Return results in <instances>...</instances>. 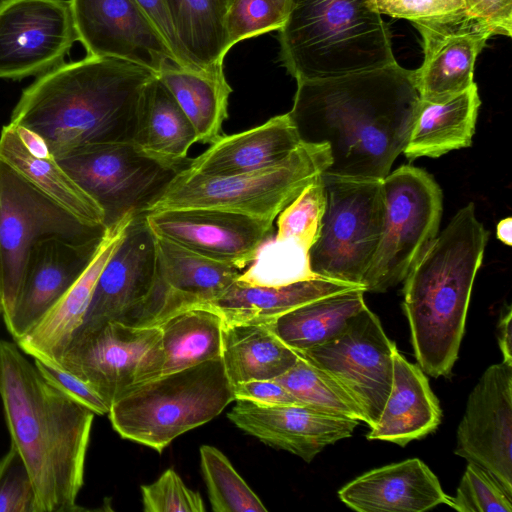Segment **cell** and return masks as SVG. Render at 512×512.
Here are the masks:
<instances>
[{"instance_id":"1","label":"cell","mask_w":512,"mask_h":512,"mask_svg":"<svg viewBox=\"0 0 512 512\" xmlns=\"http://www.w3.org/2000/svg\"><path fill=\"white\" fill-rule=\"evenodd\" d=\"M420 102L414 70L395 62L298 81L288 115L301 143L328 146L323 173L382 180L407 145Z\"/></svg>"},{"instance_id":"2","label":"cell","mask_w":512,"mask_h":512,"mask_svg":"<svg viewBox=\"0 0 512 512\" xmlns=\"http://www.w3.org/2000/svg\"><path fill=\"white\" fill-rule=\"evenodd\" d=\"M156 78L148 68L115 58L63 63L23 90L9 123L40 134L55 159L82 146L132 142Z\"/></svg>"},{"instance_id":"3","label":"cell","mask_w":512,"mask_h":512,"mask_svg":"<svg viewBox=\"0 0 512 512\" xmlns=\"http://www.w3.org/2000/svg\"><path fill=\"white\" fill-rule=\"evenodd\" d=\"M0 397L38 511L81 510L76 499L95 413L51 385L18 345L6 340H0Z\"/></svg>"},{"instance_id":"4","label":"cell","mask_w":512,"mask_h":512,"mask_svg":"<svg viewBox=\"0 0 512 512\" xmlns=\"http://www.w3.org/2000/svg\"><path fill=\"white\" fill-rule=\"evenodd\" d=\"M489 232L473 203L460 209L405 278L403 307L415 357L428 375L448 377L457 360L475 276Z\"/></svg>"},{"instance_id":"5","label":"cell","mask_w":512,"mask_h":512,"mask_svg":"<svg viewBox=\"0 0 512 512\" xmlns=\"http://www.w3.org/2000/svg\"><path fill=\"white\" fill-rule=\"evenodd\" d=\"M368 0H287L280 59L298 81L382 68L396 61L388 25Z\"/></svg>"},{"instance_id":"6","label":"cell","mask_w":512,"mask_h":512,"mask_svg":"<svg viewBox=\"0 0 512 512\" xmlns=\"http://www.w3.org/2000/svg\"><path fill=\"white\" fill-rule=\"evenodd\" d=\"M234 400L220 358L135 386L112 403L108 416L121 437L161 453L175 438L211 421Z\"/></svg>"},{"instance_id":"7","label":"cell","mask_w":512,"mask_h":512,"mask_svg":"<svg viewBox=\"0 0 512 512\" xmlns=\"http://www.w3.org/2000/svg\"><path fill=\"white\" fill-rule=\"evenodd\" d=\"M330 163L326 144L301 143L282 162L248 173L209 176L184 168L148 212L209 208L273 222Z\"/></svg>"},{"instance_id":"8","label":"cell","mask_w":512,"mask_h":512,"mask_svg":"<svg viewBox=\"0 0 512 512\" xmlns=\"http://www.w3.org/2000/svg\"><path fill=\"white\" fill-rule=\"evenodd\" d=\"M321 180L325 209L318 237L308 251L310 270L317 277L363 288L383 231L382 180L327 173Z\"/></svg>"},{"instance_id":"9","label":"cell","mask_w":512,"mask_h":512,"mask_svg":"<svg viewBox=\"0 0 512 512\" xmlns=\"http://www.w3.org/2000/svg\"><path fill=\"white\" fill-rule=\"evenodd\" d=\"M105 228L88 223L41 192L0 158V255L2 316L16 304L29 254L47 238L86 243L103 237Z\"/></svg>"},{"instance_id":"10","label":"cell","mask_w":512,"mask_h":512,"mask_svg":"<svg viewBox=\"0 0 512 512\" xmlns=\"http://www.w3.org/2000/svg\"><path fill=\"white\" fill-rule=\"evenodd\" d=\"M382 184L383 231L362 282L369 292H385L405 280L437 237L442 215V191L425 170L403 165Z\"/></svg>"},{"instance_id":"11","label":"cell","mask_w":512,"mask_h":512,"mask_svg":"<svg viewBox=\"0 0 512 512\" xmlns=\"http://www.w3.org/2000/svg\"><path fill=\"white\" fill-rule=\"evenodd\" d=\"M103 212V227L145 215L182 169L164 164L132 142L76 148L56 159Z\"/></svg>"},{"instance_id":"12","label":"cell","mask_w":512,"mask_h":512,"mask_svg":"<svg viewBox=\"0 0 512 512\" xmlns=\"http://www.w3.org/2000/svg\"><path fill=\"white\" fill-rule=\"evenodd\" d=\"M163 365L160 329L121 321L77 332L59 363L94 388L109 406L128 390L161 376Z\"/></svg>"},{"instance_id":"13","label":"cell","mask_w":512,"mask_h":512,"mask_svg":"<svg viewBox=\"0 0 512 512\" xmlns=\"http://www.w3.org/2000/svg\"><path fill=\"white\" fill-rule=\"evenodd\" d=\"M396 350L378 317L366 306L337 336L298 354L345 390L371 428L391 390Z\"/></svg>"},{"instance_id":"14","label":"cell","mask_w":512,"mask_h":512,"mask_svg":"<svg viewBox=\"0 0 512 512\" xmlns=\"http://www.w3.org/2000/svg\"><path fill=\"white\" fill-rule=\"evenodd\" d=\"M75 41L70 1H0V79L38 77L59 67Z\"/></svg>"},{"instance_id":"15","label":"cell","mask_w":512,"mask_h":512,"mask_svg":"<svg viewBox=\"0 0 512 512\" xmlns=\"http://www.w3.org/2000/svg\"><path fill=\"white\" fill-rule=\"evenodd\" d=\"M157 284L155 235L145 215H140L129 224L123 239L102 269L77 332L108 321L142 325Z\"/></svg>"},{"instance_id":"16","label":"cell","mask_w":512,"mask_h":512,"mask_svg":"<svg viewBox=\"0 0 512 512\" xmlns=\"http://www.w3.org/2000/svg\"><path fill=\"white\" fill-rule=\"evenodd\" d=\"M512 364L491 365L472 389L455 454L488 471L512 495Z\"/></svg>"},{"instance_id":"17","label":"cell","mask_w":512,"mask_h":512,"mask_svg":"<svg viewBox=\"0 0 512 512\" xmlns=\"http://www.w3.org/2000/svg\"><path fill=\"white\" fill-rule=\"evenodd\" d=\"M87 56L125 60L156 74L174 54L136 0H69Z\"/></svg>"},{"instance_id":"18","label":"cell","mask_w":512,"mask_h":512,"mask_svg":"<svg viewBox=\"0 0 512 512\" xmlns=\"http://www.w3.org/2000/svg\"><path fill=\"white\" fill-rule=\"evenodd\" d=\"M147 224L159 237L242 270L272 236L273 222L209 208L151 211Z\"/></svg>"},{"instance_id":"19","label":"cell","mask_w":512,"mask_h":512,"mask_svg":"<svg viewBox=\"0 0 512 512\" xmlns=\"http://www.w3.org/2000/svg\"><path fill=\"white\" fill-rule=\"evenodd\" d=\"M421 36L422 65L414 70L422 101L443 102L472 86L477 56L495 36L480 20L459 14L412 23Z\"/></svg>"},{"instance_id":"20","label":"cell","mask_w":512,"mask_h":512,"mask_svg":"<svg viewBox=\"0 0 512 512\" xmlns=\"http://www.w3.org/2000/svg\"><path fill=\"white\" fill-rule=\"evenodd\" d=\"M228 419L261 442L310 462L326 446L352 436L359 421L306 405L235 400Z\"/></svg>"},{"instance_id":"21","label":"cell","mask_w":512,"mask_h":512,"mask_svg":"<svg viewBox=\"0 0 512 512\" xmlns=\"http://www.w3.org/2000/svg\"><path fill=\"white\" fill-rule=\"evenodd\" d=\"M101 239L74 243L47 238L33 247L16 304L5 321L14 340L28 333L73 285L92 260Z\"/></svg>"},{"instance_id":"22","label":"cell","mask_w":512,"mask_h":512,"mask_svg":"<svg viewBox=\"0 0 512 512\" xmlns=\"http://www.w3.org/2000/svg\"><path fill=\"white\" fill-rule=\"evenodd\" d=\"M155 248L158 284L146 326L154 325L179 308L211 303L241 273L236 267L210 259L156 235Z\"/></svg>"},{"instance_id":"23","label":"cell","mask_w":512,"mask_h":512,"mask_svg":"<svg viewBox=\"0 0 512 512\" xmlns=\"http://www.w3.org/2000/svg\"><path fill=\"white\" fill-rule=\"evenodd\" d=\"M134 218L126 216L105 229L96 253L79 278L28 333L15 340L25 354L59 366L63 353L84 320L102 269Z\"/></svg>"},{"instance_id":"24","label":"cell","mask_w":512,"mask_h":512,"mask_svg":"<svg viewBox=\"0 0 512 512\" xmlns=\"http://www.w3.org/2000/svg\"><path fill=\"white\" fill-rule=\"evenodd\" d=\"M338 496L360 512H421L452 505V497L418 458L370 470L343 486Z\"/></svg>"},{"instance_id":"25","label":"cell","mask_w":512,"mask_h":512,"mask_svg":"<svg viewBox=\"0 0 512 512\" xmlns=\"http://www.w3.org/2000/svg\"><path fill=\"white\" fill-rule=\"evenodd\" d=\"M301 144L288 113L232 135L220 136L186 170L209 176L248 173L276 165Z\"/></svg>"},{"instance_id":"26","label":"cell","mask_w":512,"mask_h":512,"mask_svg":"<svg viewBox=\"0 0 512 512\" xmlns=\"http://www.w3.org/2000/svg\"><path fill=\"white\" fill-rule=\"evenodd\" d=\"M441 415L438 399L423 370L396 350L391 390L367 439L405 446L433 432Z\"/></svg>"},{"instance_id":"27","label":"cell","mask_w":512,"mask_h":512,"mask_svg":"<svg viewBox=\"0 0 512 512\" xmlns=\"http://www.w3.org/2000/svg\"><path fill=\"white\" fill-rule=\"evenodd\" d=\"M481 100L474 83L443 102H420L404 155L437 158L472 144Z\"/></svg>"},{"instance_id":"28","label":"cell","mask_w":512,"mask_h":512,"mask_svg":"<svg viewBox=\"0 0 512 512\" xmlns=\"http://www.w3.org/2000/svg\"><path fill=\"white\" fill-rule=\"evenodd\" d=\"M357 287L322 277L279 287L249 286L235 281L209 304L225 322L268 323L305 303Z\"/></svg>"},{"instance_id":"29","label":"cell","mask_w":512,"mask_h":512,"mask_svg":"<svg viewBox=\"0 0 512 512\" xmlns=\"http://www.w3.org/2000/svg\"><path fill=\"white\" fill-rule=\"evenodd\" d=\"M298 358V353L266 323H223L221 359L233 386L252 380L276 379Z\"/></svg>"},{"instance_id":"30","label":"cell","mask_w":512,"mask_h":512,"mask_svg":"<svg viewBox=\"0 0 512 512\" xmlns=\"http://www.w3.org/2000/svg\"><path fill=\"white\" fill-rule=\"evenodd\" d=\"M195 129L158 77L150 85L132 143L144 154L173 167L188 166Z\"/></svg>"},{"instance_id":"31","label":"cell","mask_w":512,"mask_h":512,"mask_svg":"<svg viewBox=\"0 0 512 512\" xmlns=\"http://www.w3.org/2000/svg\"><path fill=\"white\" fill-rule=\"evenodd\" d=\"M157 77L192 123L198 142L211 144L222 136L232 92L224 71L188 69L170 62Z\"/></svg>"},{"instance_id":"32","label":"cell","mask_w":512,"mask_h":512,"mask_svg":"<svg viewBox=\"0 0 512 512\" xmlns=\"http://www.w3.org/2000/svg\"><path fill=\"white\" fill-rule=\"evenodd\" d=\"M223 323L209 303L179 308L157 321L164 353L161 375L220 359Z\"/></svg>"},{"instance_id":"33","label":"cell","mask_w":512,"mask_h":512,"mask_svg":"<svg viewBox=\"0 0 512 512\" xmlns=\"http://www.w3.org/2000/svg\"><path fill=\"white\" fill-rule=\"evenodd\" d=\"M357 287L305 303L266 323L291 349L302 352L337 336L366 307Z\"/></svg>"},{"instance_id":"34","label":"cell","mask_w":512,"mask_h":512,"mask_svg":"<svg viewBox=\"0 0 512 512\" xmlns=\"http://www.w3.org/2000/svg\"><path fill=\"white\" fill-rule=\"evenodd\" d=\"M0 158L33 186L78 218L103 226V212L59 165L55 158H37L19 140L13 126L0 133Z\"/></svg>"},{"instance_id":"35","label":"cell","mask_w":512,"mask_h":512,"mask_svg":"<svg viewBox=\"0 0 512 512\" xmlns=\"http://www.w3.org/2000/svg\"><path fill=\"white\" fill-rule=\"evenodd\" d=\"M178 38L190 58L206 71H223L229 49L220 0H165Z\"/></svg>"},{"instance_id":"36","label":"cell","mask_w":512,"mask_h":512,"mask_svg":"<svg viewBox=\"0 0 512 512\" xmlns=\"http://www.w3.org/2000/svg\"><path fill=\"white\" fill-rule=\"evenodd\" d=\"M275 380L306 406L364 422L360 408L345 390L301 356Z\"/></svg>"},{"instance_id":"37","label":"cell","mask_w":512,"mask_h":512,"mask_svg":"<svg viewBox=\"0 0 512 512\" xmlns=\"http://www.w3.org/2000/svg\"><path fill=\"white\" fill-rule=\"evenodd\" d=\"M247 267L236 281L249 286L279 287L317 277L310 270L308 251L290 239L269 238Z\"/></svg>"},{"instance_id":"38","label":"cell","mask_w":512,"mask_h":512,"mask_svg":"<svg viewBox=\"0 0 512 512\" xmlns=\"http://www.w3.org/2000/svg\"><path fill=\"white\" fill-rule=\"evenodd\" d=\"M200 463L214 512H266L259 497L216 447H200Z\"/></svg>"},{"instance_id":"39","label":"cell","mask_w":512,"mask_h":512,"mask_svg":"<svg viewBox=\"0 0 512 512\" xmlns=\"http://www.w3.org/2000/svg\"><path fill=\"white\" fill-rule=\"evenodd\" d=\"M325 209L321 174L278 215L277 240H293L309 251L316 241Z\"/></svg>"},{"instance_id":"40","label":"cell","mask_w":512,"mask_h":512,"mask_svg":"<svg viewBox=\"0 0 512 512\" xmlns=\"http://www.w3.org/2000/svg\"><path fill=\"white\" fill-rule=\"evenodd\" d=\"M287 17V9L274 0H234L225 15L229 51L237 43L279 30Z\"/></svg>"},{"instance_id":"41","label":"cell","mask_w":512,"mask_h":512,"mask_svg":"<svg viewBox=\"0 0 512 512\" xmlns=\"http://www.w3.org/2000/svg\"><path fill=\"white\" fill-rule=\"evenodd\" d=\"M451 507L459 512H511L512 495L488 471L468 462Z\"/></svg>"},{"instance_id":"42","label":"cell","mask_w":512,"mask_h":512,"mask_svg":"<svg viewBox=\"0 0 512 512\" xmlns=\"http://www.w3.org/2000/svg\"><path fill=\"white\" fill-rule=\"evenodd\" d=\"M146 512H203L199 492L188 488L174 469H167L155 482L141 486Z\"/></svg>"},{"instance_id":"43","label":"cell","mask_w":512,"mask_h":512,"mask_svg":"<svg viewBox=\"0 0 512 512\" xmlns=\"http://www.w3.org/2000/svg\"><path fill=\"white\" fill-rule=\"evenodd\" d=\"M0 512H39L30 474L13 445L0 459Z\"/></svg>"},{"instance_id":"44","label":"cell","mask_w":512,"mask_h":512,"mask_svg":"<svg viewBox=\"0 0 512 512\" xmlns=\"http://www.w3.org/2000/svg\"><path fill=\"white\" fill-rule=\"evenodd\" d=\"M367 3L380 15L411 23L442 19L465 10L464 0H368Z\"/></svg>"},{"instance_id":"45","label":"cell","mask_w":512,"mask_h":512,"mask_svg":"<svg viewBox=\"0 0 512 512\" xmlns=\"http://www.w3.org/2000/svg\"><path fill=\"white\" fill-rule=\"evenodd\" d=\"M40 374L54 387L74 401L84 405L97 415L108 414L110 406L89 384L49 362L34 359Z\"/></svg>"},{"instance_id":"46","label":"cell","mask_w":512,"mask_h":512,"mask_svg":"<svg viewBox=\"0 0 512 512\" xmlns=\"http://www.w3.org/2000/svg\"><path fill=\"white\" fill-rule=\"evenodd\" d=\"M166 44L174 54L177 64L188 69L203 70L196 66L186 54L175 30L165 0H136Z\"/></svg>"},{"instance_id":"47","label":"cell","mask_w":512,"mask_h":512,"mask_svg":"<svg viewBox=\"0 0 512 512\" xmlns=\"http://www.w3.org/2000/svg\"><path fill=\"white\" fill-rule=\"evenodd\" d=\"M465 12L485 23L494 35L511 37L512 0H464Z\"/></svg>"},{"instance_id":"48","label":"cell","mask_w":512,"mask_h":512,"mask_svg":"<svg viewBox=\"0 0 512 512\" xmlns=\"http://www.w3.org/2000/svg\"><path fill=\"white\" fill-rule=\"evenodd\" d=\"M235 400L267 405H304L275 379L252 380L233 386Z\"/></svg>"},{"instance_id":"49","label":"cell","mask_w":512,"mask_h":512,"mask_svg":"<svg viewBox=\"0 0 512 512\" xmlns=\"http://www.w3.org/2000/svg\"><path fill=\"white\" fill-rule=\"evenodd\" d=\"M10 124V123H9ZM12 125V124H11ZM19 140L24 145L26 150L37 158H51L53 157L50 153L49 147L45 139L38 134L36 131L22 126L12 125ZM54 158V157H53Z\"/></svg>"},{"instance_id":"50","label":"cell","mask_w":512,"mask_h":512,"mask_svg":"<svg viewBox=\"0 0 512 512\" xmlns=\"http://www.w3.org/2000/svg\"><path fill=\"white\" fill-rule=\"evenodd\" d=\"M511 306L501 313L498 323V344L503 356V362L512 364V333H511Z\"/></svg>"},{"instance_id":"51","label":"cell","mask_w":512,"mask_h":512,"mask_svg":"<svg viewBox=\"0 0 512 512\" xmlns=\"http://www.w3.org/2000/svg\"><path fill=\"white\" fill-rule=\"evenodd\" d=\"M512 219L511 217L504 218L499 221L496 226V236L497 238L507 246L512 245Z\"/></svg>"},{"instance_id":"52","label":"cell","mask_w":512,"mask_h":512,"mask_svg":"<svg viewBox=\"0 0 512 512\" xmlns=\"http://www.w3.org/2000/svg\"><path fill=\"white\" fill-rule=\"evenodd\" d=\"M0 314L2 315V267H1V255H0Z\"/></svg>"},{"instance_id":"53","label":"cell","mask_w":512,"mask_h":512,"mask_svg":"<svg viewBox=\"0 0 512 512\" xmlns=\"http://www.w3.org/2000/svg\"><path fill=\"white\" fill-rule=\"evenodd\" d=\"M224 10H225V13L227 12V10L229 9V7L232 5V3L234 2V0H220ZM226 15V14H225Z\"/></svg>"},{"instance_id":"54","label":"cell","mask_w":512,"mask_h":512,"mask_svg":"<svg viewBox=\"0 0 512 512\" xmlns=\"http://www.w3.org/2000/svg\"><path fill=\"white\" fill-rule=\"evenodd\" d=\"M274 1L277 2L279 5H281L282 7L287 9V0H274Z\"/></svg>"}]
</instances>
